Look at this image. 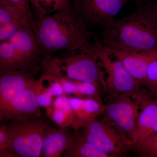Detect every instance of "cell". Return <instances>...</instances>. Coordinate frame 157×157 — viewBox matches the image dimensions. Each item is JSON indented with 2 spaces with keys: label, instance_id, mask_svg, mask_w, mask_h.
<instances>
[{
  "label": "cell",
  "instance_id": "obj_1",
  "mask_svg": "<svg viewBox=\"0 0 157 157\" xmlns=\"http://www.w3.org/2000/svg\"><path fill=\"white\" fill-rule=\"evenodd\" d=\"M32 28L43 57L82 48L90 43L91 36L86 24L72 9L38 17Z\"/></svg>",
  "mask_w": 157,
  "mask_h": 157
},
{
  "label": "cell",
  "instance_id": "obj_2",
  "mask_svg": "<svg viewBox=\"0 0 157 157\" xmlns=\"http://www.w3.org/2000/svg\"><path fill=\"white\" fill-rule=\"evenodd\" d=\"M104 48L136 52H157V24L139 7L134 12L113 20L101 33Z\"/></svg>",
  "mask_w": 157,
  "mask_h": 157
},
{
  "label": "cell",
  "instance_id": "obj_3",
  "mask_svg": "<svg viewBox=\"0 0 157 157\" xmlns=\"http://www.w3.org/2000/svg\"><path fill=\"white\" fill-rule=\"evenodd\" d=\"M94 45L89 43L75 50L64 51L56 56L49 55L42 59L44 73L57 78L88 82L106 91L104 73Z\"/></svg>",
  "mask_w": 157,
  "mask_h": 157
},
{
  "label": "cell",
  "instance_id": "obj_4",
  "mask_svg": "<svg viewBox=\"0 0 157 157\" xmlns=\"http://www.w3.org/2000/svg\"><path fill=\"white\" fill-rule=\"evenodd\" d=\"M8 147L15 157H39L48 124L39 117L10 121L6 125Z\"/></svg>",
  "mask_w": 157,
  "mask_h": 157
},
{
  "label": "cell",
  "instance_id": "obj_5",
  "mask_svg": "<svg viewBox=\"0 0 157 157\" xmlns=\"http://www.w3.org/2000/svg\"><path fill=\"white\" fill-rule=\"evenodd\" d=\"M80 130L78 133L82 137L110 157L124 155L131 149L130 142L125 136L105 119L97 118Z\"/></svg>",
  "mask_w": 157,
  "mask_h": 157
},
{
  "label": "cell",
  "instance_id": "obj_6",
  "mask_svg": "<svg viewBox=\"0 0 157 157\" xmlns=\"http://www.w3.org/2000/svg\"><path fill=\"white\" fill-rule=\"evenodd\" d=\"M143 90L132 95H120L111 98L105 105L103 113L107 120L131 142L141 107Z\"/></svg>",
  "mask_w": 157,
  "mask_h": 157
},
{
  "label": "cell",
  "instance_id": "obj_7",
  "mask_svg": "<svg viewBox=\"0 0 157 157\" xmlns=\"http://www.w3.org/2000/svg\"><path fill=\"white\" fill-rule=\"evenodd\" d=\"M101 67L107 74L106 91L111 98L120 95H131L142 90V86L132 77L119 60H113L101 42L96 39L94 44Z\"/></svg>",
  "mask_w": 157,
  "mask_h": 157
},
{
  "label": "cell",
  "instance_id": "obj_8",
  "mask_svg": "<svg viewBox=\"0 0 157 157\" xmlns=\"http://www.w3.org/2000/svg\"><path fill=\"white\" fill-rule=\"evenodd\" d=\"M129 0H74L75 12L86 24H109Z\"/></svg>",
  "mask_w": 157,
  "mask_h": 157
},
{
  "label": "cell",
  "instance_id": "obj_9",
  "mask_svg": "<svg viewBox=\"0 0 157 157\" xmlns=\"http://www.w3.org/2000/svg\"><path fill=\"white\" fill-rule=\"evenodd\" d=\"M8 41L14 45L17 51L20 70L35 75L43 55L31 25H23Z\"/></svg>",
  "mask_w": 157,
  "mask_h": 157
},
{
  "label": "cell",
  "instance_id": "obj_10",
  "mask_svg": "<svg viewBox=\"0 0 157 157\" xmlns=\"http://www.w3.org/2000/svg\"><path fill=\"white\" fill-rule=\"evenodd\" d=\"M37 80L33 74L21 70L0 71V123L11 101Z\"/></svg>",
  "mask_w": 157,
  "mask_h": 157
},
{
  "label": "cell",
  "instance_id": "obj_11",
  "mask_svg": "<svg viewBox=\"0 0 157 157\" xmlns=\"http://www.w3.org/2000/svg\"><path fill=\"white\" fill-rule=\"evenodd\" d=\"M157 134V98L146 92L142 95L141 107L131 144V148Z\"/></svg>",
  "mask_w": 157,
  "mask_h": 157
},
{
  "label": "cell",
  "instance_id": "obj_12",
  "mask_svg": "<svg viewBox=\"0 0 157 157\" xmlns=\"http://www.w3.org/2000/svg\"><path fill=\"white\" fill-rule=\"evenodd\" d=\"M38 81L19 93L11 101L3 116L1 123L40 116L37 101Z\"/></svg>",
  "mask_w": 157,
  "mask_h": 157
},
{
  "label": "cell",
  "instance_id": "obj_13",
  "mask_svg": "<svg viewBox=\"0 0 157 157\" xmlns=\"http://www.w3.org/2000/svg\"><path fill=\"white\" fill-rule=\"evenodd\" d=\"M105 48L110 55L121 62L133 78L139 82L141 85H144L146 80L149 64L157 52H129Z\"/></svg>",
  "mask_w": 157,
  "mask_h": 157
},
{
  "label": "cell",
  "instance_id": "obj_14",
  "mask_svg": "<svg viewBox=\"0 0 157 157\" xmlns=\"http://www.w3.org/2000/svg\"><path fill=\"white\" fill-rule=\"evenodd\" d=\"M73 110V118L71 126L75 132L79 131L90 122L103 113L105 105L102 101L88 97L69 98Z\"/></svg>",
  "mask_w": 157,
  "mask_h": 157
},
{
  "label": "cell",
  "instance_id": "obj_15",
  "mask_svg": "<svg viewBox=\"0 0 157 157\" xmlns=\"http://www.w3.org/2000/svg\"><path fill=\"white\" fill-rule=\"evenodd\" d=\"M72 135L67 128L48 127L43 138L40 157L61 156L70 144Z\"/></svg>",
  "mask_w": 157,
  "mask_h": 157
},
{
  "label": "cell",
  "instance_id": "obj_16",
  "mask_svg": "<svg viewBox=\"0 0 157 157\" xmlns=\"http://www.w3.org/2000/svg\"><path fill=\"white\" fill-rule=\"evenodd\" d=\"M25 25H31L18 10L0 3V43L8 40Z\"/></svg>",
  "mask_w": 157,
  "mask_h": 157
},
{
  "label": "cell",
  "instance_id": "obj_17",
  "mask_svg": "<svg viewBox=\"0 0 157 157\" xmlns=\"http://www.w3.org/2000/svg\"><path fill=\"white\" fill-rule=\"evenodd\" d=\"M47 114L60 128H67L73 123V113L69 98L59 96L47 107Z\"/></svg>",
  "mask_w": 157,
  "mask_h": 157
},
{
  "label": "cell",
  "instance_id": "obj_18",
  "mask_svg": "<svg viewBox=\"0 0 157 157\" xmlns=\"http://www.w3.org/2000/svg\"><path fill=\"white\" fill-rule=\"evenodd\" d=\"M65 157H110L87 141L78 132L71 136L70 144L64 153Z\"/></svg>",
  "mask_w": 157,
  "mask_h": 157
},
{
  "label": "cell",
  "instance_id": "obj_19",
  "mask_svg": "<svg viewBox=\"0 0 157 157\" xmlns=\"http://www.w3.org/2000/svg\"><path fill=\"white\" fill-rule=\"evenodd\" d=\"M32 11L37 17L71 10L70 0H29Z\"/></svg>",
  "mask_w": 157,
  "mask_h": 157
},
{
  "label": "cell",
  "instance_id": "obj_20",
  "mask_svg": "<svg viewBox=\"0 0 157 157\" xmlns=\"http://www.w3.org/2000/svg\"><path fill=\"white\" fill-rule=\"evenodd\" d=\"M20 70L19 58L14 45L9 42L0 43V71Z\"/></svg>",
  "mask_w": 157,
  "mask_h": 157
},
{
  "label": "cell",
  "instance_id": "obj_21",
  "mask_svg": "<svg viewBox=\"0 0 157 157\" xmlns=\"http://www.w3.org/2000/svg\"><path fill=\"white\" fill-rule=\"evenodd\" d=\"M143 86L150 96L157 98V52L149 64Z\"/></svg>",
  "mask_w": 157,
  "mask_h": 157
},
{
  "label": "cell",
  "instance_id": "obj_22",
  "mask_svg": "<svg viewBox=\"0 0 157 157\" xmlns=\"http://www.w3.org/2000/svg\"><path fill=\"white\" fill-rule=\"evenodd\" d=\"M0 3L6 4L17 9L33 26L34 20L29 0H0Z\"/></svg>",
  "mask_w": 157,
  "mask_h": 157
},
{
  "label": "cell",
  "instance_id": "obj_23",
  "mask_svg": "<svg viewBox=\"0 0 157 157\" xmlns=\"http://www.w3.org/2000/svg\"><path fill=\"white\" fill-rule=\"evenodd\" d=\"M132 149L140 157H157V134Z\"/></svg>",
  "mask_w": 157,
  "mask_h": 157
},
{
  "label": "cell",
  "instance_id": "obj_24",
  "mask_svg": "<svg viewBox=\"0 0 157 157\" xmlns=\"http://www.w3.org/2000/svg\"><path fill=\"white\" fill-rule=\"evenodd\" d=\"M78 96L87 95L101 101L99 92V88L94 83L76 81Z\"/></svg>",
  "mask_w": 157,
  "mask_h": 157
},
{
  "label": "cell",
  "instance_id": "obj_25",
  "mask_svg": "<svg viewBox=\"0 0 157 157\" xmlns=\"http://www.w3.org/2000/svg\"><path fill=\"white\" fill-rule=\"evenodd\" d=\"M52 96L46 89L41 85L38 81V90L37 101L39 107H49L52 102Z\"/></svg>",
  "mask_w": 157,
  "mask_h": 157
},
{
  "label": "cell",
  "instance_id": "obj_26",
  "mask_svg": "<svg viewBox=\"0 0 157 157\" xmlns=\"http://www.w3.org/2000/svg\"><path fill=\"white\" fill-rule=\"evenodd\" d=\"M147 15L157 24V1L153 4L145 7H140Z\"/></svg>",
  "mask_w": 157,
  "mask_h": 157
},
{
  "label": "cell",
  "instance_id": "obj_27",
  "mask_svg": "<svg viewBox=\"0 0 157 157\" xmlns=\"http://www.w3.org/2000/svg\"><path fill=\"white\" fill-rule=\"evenodd\" d=\"M129 1H133L137 2V4H140V3L143 2L145 1V0H129Z\"/></svg>",
  "mask_w": 157,
  "mask_h": 157
},
{
  "label": "cell",
  "instance_id": "obj_28",
  "mask_svg": "<svg viewBox=\"0 0 157 157\" xmlns=\"http://www.w3.org/2000/svg\"><path fill=\"white\" fill-rule=\"evenodd\" d=\"M1 123H0V125H1Z\"/></svg>",
  "mask_w": 157,
  "mask_h": 157
}]
</instances>
